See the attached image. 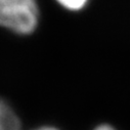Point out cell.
<instances>
[{"label":"cell","mask_w":130,"mask_h":130,"mask_svg":"<svg viewBox=\"0 0 130 130\" xmlns=\"http://www.w3.org/2000/svg\"><path fill=\"white\" fill-rule=\"evenodd\" d=\"M37 23L36 0H0V26L19 34H30Z\"/></svg>","instance_id":"1"},{"label":"cell","mask_w":130,"mask_h":130,"mask_svg":"<svg viewBox=\"0 0 130 130\" xmlns=\"http://www.w3.org/2000/svg\"><path fill=\"white\" fill-rule=\"evenodd\" d=\"M0 130H22L20 119L3 100H0Z\"/></svg>","instance_id":"2"},{"label":"cell","mask_w":130,"mask_h":130,"mask_svg":"<svg viewBox=\"0 0 130 130\" xmlns=\"http://www.w3.org/2000/svg\"><path fill=\"white\" fill-rule=\"evenodd\" d=\"M56 1L61 6L70 10H79L87 3V0H56Z\"/></svg>","instance_id":"3"},{"label":"cell","mask_w":130,"mask_h":130,"mask_svg":"<svg viewBox=\"0 0 130 130\" xmlns=\"http://www.w3.org/2000/svg\"><path fill=\"white\" fill-rule=\"evenodd\" d=\"M95 130H115V129L110 125H101V126L97 127Z\"/></svg>","instance_id":"4"},{"label":"cell","mask_w":130,"mask_h":130,"mask_svg":"<svg viewBox=\"0 0 130 130\" xmlns=\"http://www.w3.org/2000/svg\"><path fill=\"white\" fill-rule=\"evenodd\" d=\"M37 130H57V129H55L53 127H42V128H39Z\"/></svg>","instance_id":"5"}]
</instances>
